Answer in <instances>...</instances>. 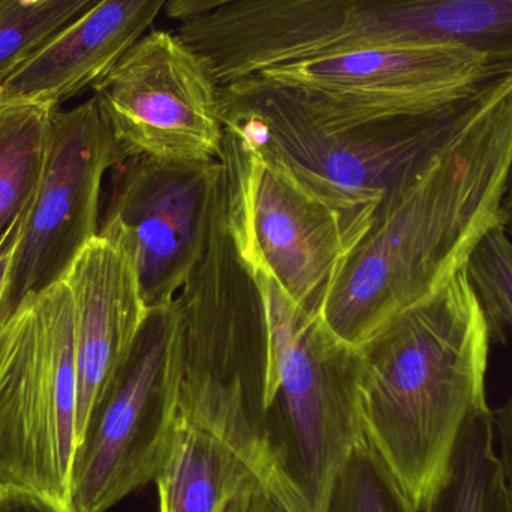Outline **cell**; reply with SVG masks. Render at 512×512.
Returning a JSON list of instances; mask_svg holds the SVG:
<instances>
[{
	"label": "cell",
	"mask_w": 512,
	"mask_h": 512,
	"mask_svg": "<svg viewBox=\"0 0 512 512\" xmlns=\"http://www.w3.org/2000/svg\"><path fill=\"white\" fill-rule=\"evenodd\" d=\"M512 162V84L426 167L376 209L322 309L321 321L358 348L385 322L438 291L502 224Z\"/></svg>",
	"instance_id": "obj_1"
},
{
	"label": "cell",
	"mask_w": 512,
	"mask_h": 512,
	"mask_svg": "<svg viewBox=\"0 0 512 512\" xmlns=\"http://www.w3.org/2000/svg\"><path fill=\"white\" fill-rule=\"evenodd\" d=\"M493 340L463 267L355 348L364 435L418 512L444 477L463 427L489 408Z\"/></svg>",
	"instance_id": "obj_2"
},
{
	"label": "cell",
	"mask_w": 512,
	"mask_h": 512,
	"mask_svg": "<svg viewBox=\"0 0 512 512\" xmlns=\"http://www.w3.org/2000/svg\"><path fill=\"white\" fill-rule=\"evenodd\" d=\"M512 84L489 69L465 92L426 113L330 131L279 87L249 75L221 87L224 129L349 218L372 224L376 209L480 119Z\"/></svg>",
	"instance_id": "obj_3"
},
{
	"label": "cell",
	"mask_w": 512,
	"mask_h": 512,
	"mask_svg": "<svg viewBox=\"0 0 512 512\" xmlns=\"http://www.w3.org/2000/svg\"><path fill=\"white\" fill-rule=\"evenodd\" d=\"M174 307L177 415L261 469L267 327L258 283L228 233L225 167L203 252Z\"/></svg>",
	"instance_id": "obj_4"
},
{
	"label": "cell",
	"mask_w": 512,
	"mask_h": 512,
	"mask_svg": "<svg viewBox=\"0 0 512 512\" xmlns=\"http://www.w3.org/2000/svg\"><path fill=\"white\" fill-rule=\"evenodd\" d=\"M267 327L264 465L297 512H327L337 475L366 438L357 351L252 271Z\"/></svg>",
	"instance_id": "obj_5"
},
{
	"label": "cell",
	"mask_w": 512,
	"mask_h": 512,
	"mask_svg": "<svg viewBox=\"0 0 512 512\" xmlns=\"http://www.w3.org/2000/svg\"><path fill=\"white\" fill-rule=\"evenodd\" d=\"M222 162L228 233L243 264L270 276L300 309L319 318L369 222L328 206L225 129Z\"/></svg>",
	"instance_id": "obj_6"
},
{
	"label": "cell",
	"mask_w": 512,
	"mask_h": 512,
	"mask_svg": "<svg viewBox=\"0 0 512 512\" xmlns=\"http://www.w3.org/2000/svg\"><path fill=\"white\" fill-rule=\"evenodd\" d=\"M174 340V303L150 310L78 438L69 480L75 511H108L155 481L177 417Z\"/></svg>",
	"instance_id": "obj_7"
},
{
	"label": "cell",
	"mask_w": 512,
	"mask_h": 512,
	"mask_svg": "<svg viewBox=\"0 0 512 512\" xmlns=\"http://www.w3.org/2000/svg\"><path fill=\"white\" fill-rule=\"evenodd\" d=\"M120 161L95 96L72 110H54L41 182L24 215L0 300V333L30 300L63 282L98 236L102 179Z\"/></svg>",
	"instance_id": "obj_8"
},
{
	"label": "cell",
	"mask_w": 512,
	"mask_h": 512,
	"mask_svg": "<svg viewBox=\"0 0 512 512\" xmlns=\"http://www.w3.org/2000/svg\"><path fill=\"white\" fill-rule=\"evenodd\" d=\"M92 89L122 161L222 158L221 86L179 33L149 30Z\"/></svg>",
	"instance_id": "obj_9"
},
{
	"label": "cell",
	"mask_w": 512,
	"mask_h": 512,
	"mask_svg": "<svg viewBox=\"0 0 512 512\" xmlns=\"http://www.w3.org/2000/svg\"><path fill=\"white\" fill-rule=\"evenodd\" d=\"M492 68L472 51L426 45L330 54L255 75L279 87L316 125L340 131L441 107Z\"/></svg>",
	"instance_id": "obj_10"
},
{
	"label": "cell",
	"mask_w": 512,
	"mask_h": 512,
	"mask_svg": "<svg viewBox=\"0 0 512 512\" xmlns=\"http://www.w3.org/2000/svg\"><path fill=\"white\" fill-rule=\"evenodd\" d=\"M111 170L99 236L131 256L149 310L171 306L203 252L224 162L135 156Z\"/></svg>",
	"instance_id": "obj_11"
},
{
	"label": "cell",
	"mask_w": 512,
	"mask_h": 512,
	"mask_svg": "<svg viewBox=\"0 0 512 512\" xmlns=\"http://www.w3.org/2000/svg\"><path fill=\"white\" fill-rule=\"evenodd\" d=\"M77 411L57 391L41 315L30 300L0 333V487L69 499Z\"/></svg>",
	"instance_id": "obj_12"
},
{
	"label": "cell",
	"mask_w": 512,
	"mask_h": 512,
	"mask_svg": "<svg viewBox=\"0 0 512 512\" xmlns=\"http://www.w3.org/2000/svg\"><path fill=\"white\" fill-rule=\"evenodd\" d=\"M63 282L74 304L78 441L96 400L131 354L150 310L131 256L99 234Z\"/></svg>",
	"instance_id": "obj_13"
},
{
	"label": "cell",
	"mask_w": 512,
	"mask_h": 512,
	"mask_svg": "<svg viewBox=\"0 0 512 512\" xmlns=\"http://www.w3.org/2000/svg\"><path fill=\"white\" fill-rule=\"evenodd\" d=\"M168 2L96 0L0 84V104L59 108L104 77Z\"/></svg>",
	"instance_id": "obj_14"
},
{
	"label": "cell",
	"mask_w": 512,
	"mask_h": 512,
	"mask_svg": "<svg viewBox=\"0 0 512 512\" xmlns=\"http://www.w3.org/2000/svg\"><path fill=\"white\" fill-rule=\"evenodd\" d=\"M346 27L360 50L444 45L512 68V0H352Z\"/></svg>",
	"instance_id": "obj_15"
},
{
	"label": "cell",
	"mask_w": 512,
	"mask_h": 512,
	"mask_svg": "<svg viewBox=\"0 0 512 512\" xmlns=\"http://www.w3.org/2000/svg\"><path fill=\"white\" fill-rule=\"evenodd\" d=\"M261 469L215 433L177 415L155 481L159 512H221Z\"/></svg>",
	"instance_id": "obj_16"
},
{
	"label": "cell",
	"mask_w": 512,
	"mask_h": 512,
	"mask_svg": "<svg viewBox=\"0 0 512 512\" xmlns=\"http://www.w3.org/2000/svg\"><path fill=\"white\" fill-rule=\"evenodd\" d=\"M423 512H512V496L495 451L492 409L478 412L463 427Z\"/></svg>",
	"instance_id": "obj_17"
},
{
	"label": "cell",
	"mask_w": 512,
	"mask_h": 512,
	"mask_svg": "<svg viewBox=\"0 0 512 512\" xmlns=\"http://www.w3.org/2000/svg\"><path fill=\"white\" fill-rule=\"evenodd\" d=\"M54 110L50 105L0 104V243L35 197Z\"/></svg>",
	"instance_id": "obj_18"
},
{
	"label": "cell",
	"mask_w": 512,
	"mask_h": 512,
	"mask_svg": "<svg viewBox=\"0 0 512 512\" xmlns=\"http://www.w3.org/2000/svg\"><path fill=\"white\" fill-rule=\"evenodd\" d=\"M96 0H0V84Z\"/></svg>",
	"instance_id": "obj_19"
},
{
	"label": "cell",
	"mask_w": 512,
	"mask_h": 512,
	"mask_svg": "<svg viewBox=\"0 0 512 512\" xmlns=\"http://www.w3.org/2000/svg\"><path fill=\"white\" fill-rule=\"evenodd\" d=\"M327 512L418 511L387 463L364 438L337 475Z\"/></svg>",
	"instance_id": "obj_20"
},
{
	"label": "cell",
	"mask_w": 512,
	"mask_h": 512,
	"mask_svg": "<svg viewBox=\"0 0 512 512\" xmlns=\"http://www.w3.org/2000/svg\"><path fill=\"white\" fill-rule=\"evenodd\" d=\"M465 273L489 318L495 340L512 331V239L504 224L493 227L478 242Z\"/></svg>",
	"instance_id": "obj_21"
},
{
	"label": "cell",
	"mask_w": 512,
	"mask_h": 512,
	"mask_svg": "<svg viewBox=\"0 0 512 512\" xmlns=\"http://www.w3.org/2000/svg\"><path fill=\"white\" fill-rule=\"evenodd\" d=\"M0 512H77L69 502L38 490L18 486L0 487Z\"/></svg>",
	"instance_id": "obj_22"
},
{
	"label": "cell",
	"mask_w": 512,
	"mask_h": 512,
	"mask_svg": "<svg viewBox=\"0 0 512 512\" xmlns=\"http://www.w3.org/2000/svg\"><path fill=\"white\" fill-rule=\"evenodd\" d=\"M495 430L501 439V454H498L502 474L507 483L508 492L512 496V396L504 406L493 412Z\"/></svg>",
	"instance_id": "obj_23"
},
{
	"label": "cell",
	"mask_w": 512,
	"mask_h": 512,
	"mask_svg": "<svg viewBox=\"0 0 512 512\" xmlns=\"http://www.w3.org/2000/svg\"><path fill=\"white\" fill-rule=\"evenodd\" d=\"M246 512H289L270 484L258 475L248 493Z\"/></svg>",
	"instance_id": "obj_24"
},
{
	"label": "cell",
	"mask_w": 512,
	"mask_h": 512,
	"mask_svg": "<svg viewBox=\"0 0 512 512\" xmlns=\"http://www.w3.org/2000/svg\"><path fill=\"white\" fill-rule=\"evenodd\" d=\"M236 2H243V0H170L165 8V14L171 20L182 23L189 18L207 14L213 9Z\"/></svg>",
	"instance_id": "obj_25"
},
{
	"label": "cell",
	"mask_w": 512,
	"mask_h": 512,
	"mask_svg": "<svg viewBox=\"0 0 512 512\" xmlns=\"http://www.w3.org/2000/svg\"><path fill=\"white\" fill-rule=\"evenodd\" d=\"M24 215H26V213H24ZM24 215L15 222L14 227L8 231L5 239L0 243V300H2L6 282H8L9 267H11L12 255H14L15 245H17L18 236H20Z\"/></svg>",
	"instance_id": "obj_26"
},
{
	"label": "cell",
	"mask_w": 512,
	"mask_h": 512,
	"mask_svg": "<svg viewBox=\"0 0 512 512\" xmlns=\"http://www.w3.org/2000/svg\"><path fill=\"white\" fill-rule=\"evenodd\" d=\"M502 224L507 230H512V162L510 173H508L507 188L501 204Z\"/></svg>",
	"instance_id": "obj_27"
},
{
	"label": "cell",
	"mask_w": 512,
	"mask_h": 512,
	"mask_svg": "<svg viewBox=\"0 0 512 512\" xmlns=\"http://www.w3.org/2000/svg\"><path fill=\"white\" fill-rule=\"evenodd\" d=\"M251 486L240 490L236 496H233V498H231L230 501L225 504V507L222 508L221 512H246V505H248V493L249 489H251Z\"/></svg>",
	"instance_id": "obj_28"
},
{
	"label": "cell",
	"mask_w": 512,
	"mask_h": 512,
	"mask_svg": "<svg viewBox=\"0 0 512 512\" xmlns=\"http://www.w3.org/2000/svg\"><path fill=\"white\" fill-rule=\"evenodd\" d=\"M17 2L21 3V5L33 6L39 5V3L44 2V0H17Z\"/></svg>",
	"instance_id": "obj_29"
},
{
	"label": "cell",
	"mask_w": 512,
	"mask_h": 512,
	"mask_svg": "<svg viewBox=\"0 0 512 512\" xmlns=\"http://www.w3.org/2000/svg\"><path fill=\"white\" fill-rule=\"evenodd\" d=\"M508 231H510V236H511V239H512V230H508Z\"/></svg>",
	"instance_id": "obj_30"
}]
</instances>
